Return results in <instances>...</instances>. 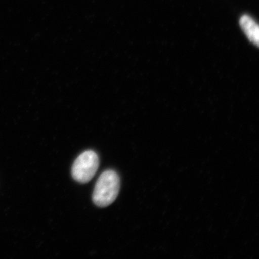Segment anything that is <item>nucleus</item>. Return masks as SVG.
Segmentation results:
<instances>
[{"label":"nucleus","mask_w":259,"mask_h":259,"mask_svg":"<svg viewBox=\"0 0 259 259\" xmlns=\"http://www.w3.org/2000/svg\"><path fill=\"white\" fill-rule=\"evenodd\" d=\"M120 188V177L117 172L107 170L97 181L93 194L94 203L97 207H106L117 199Z\"/></svg>","instance_id":"f257e3e1"},{"label":"nucleus","mask_w":259,"mask_h":259,"mask_svg":"<svg viewBox=\"0 0 259 259\" xmlns=\"http://www.w3.org/2000/svg\"><path fill=\"white\" fill-rule=\"evenodd\" d=\"M99 163V157L95 151H84L73 164L71 169L73 178L79 183H88L96 175Z\"/></svg>","instance_id":"f03ea898"},{"label":"nucleus","mask_w":259,"mask_h":259,"mask_svg":"<svg viewBox=\"0 0 259 259\" xmlns=\"http://www.w3.org/2000/svg\"><path fill=\"white\" fill-rule=\"evenodd\" d=\"M240 26L252 44L259 45V27L256 22L248 15H242L239 20Z\"/></svg>","instance_id":"7ed1b4c3"}]
</instances>
